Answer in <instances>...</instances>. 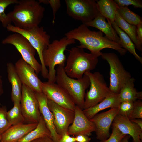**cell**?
I'll return each instance as SVG.
<instances>
[{
  "label": "cell",
  "instance_id": "1",
  "mask_svg": "<svg viewBox=\"0 0 142 142\" xmlns=\"http://www.w3.org/2000/svg\"><path fill=\"white\" fill-rule=\"evenodd\" d=\"M82 24L78 27L65 34V37L70 39L77 40L79 42L78 47L89 50L90 53L98 57L102 54L101 51L109 48L116 50L121 56L125 55L127 51L120 45L109 39L100 31L89 29Z\"/></svg>",
  "mask_w": 142,
  "mask_h": 142
},
{
  "label": "cell",
  "instance_id": "2",
  "mask_svg": "<svg viewBox=\"0 0 142 142\" xmlns=\"http://www.w3.org/2000/svg\"><path fill=\"white\" fill-rule=\"evenodd\" d=\"M7 14L14 26L27 29L38 26L44 16L45 8L35 0H21Z\"/></svg>",
  "mask_w": 142,
  "mask_h": 142
},
{
  "label": "cell",
  "instance_id": "3",
  "mask_svg": "<svg viewBox=\"0 0 142 142\" xmlns=\"http://www.w3.org/2000/svg\"><path fill=\"white\" fill-rule=\"evenodd\" d=\"M98 61L96 56L85 52L78 46L73 47L69 50L64 70L69 77L79 79L86 72L94 69Z\"/></svg>",
  "mask_w": 142,
  "mask_h": 142
},
{
  "label": "cell",
  "instance_id": "4",
  "mask_svg": "<svg viewBox=\"0 0 142 142\" xmlns=\"http://www.w3.org/2000/svg\"><path fill=\"white\" fill-rule=\"evenodd\" d=\"M65 64L58 65L56 70V82L69 95L75 105L83 109L85 91L90 85L88 77L84 74L79 79L69 77L64 70Z\"/></svg>",
  "mask_w": 142,
  "mask_h": 142
},
{
  "label": "cell",
  "instance_id": "5",
  "mask_svg": "<svg viewBox=\"0 0 142 142\" xmlns=\"http://www.w3.org/2000/svg\"><path fill=\"white\" fill-rule=\"evenodd\" d=\"M75 40L64 37L59 40H55L49 44L42 53L43 60L45 67L49 68L48 82H56L55 67L65 64L67 58L64 52L67 47L75 43Z\"/></svg>",
  "mask_w": 142,
  "mask_h": 142
},
{
  "label": "cell",
  "instance_id": "6",
  "mask_svg": "<svg viewBox=\"0 0 142 142\" xmlns=\"http://www.w3.org/2000/svg\"><path fill=\"white\" fill-rule=\"evenodd\" d=\"M6 28L8 31L20 34L23 36L36 49L41 62V75L44 78L47 79L48 70L44 64L42 53L50 43V37L47 34L43 27L37 26L30 29H25L10 24Z\"/></svg>",
  "mask_w": 142,
  "mask_h": 142
},
{
  "label": "cell",
  "instance_id": "7",
  "mask_svg": "<svg viewBox=\"0 0 142 142\" xmlns=\"http://www.w3.org/2000/svg\"><path fill=\"white\" fill-rule=\"evenodd\" d=\"M84 74L89 79L90 88L85 93L83 109L97 104L112 93L108 87L103 75L99 72L87 71Z\"/></svg>",
  "mask_w": 142,
  "mask_h": 142
},
{
  "label": "cell",
  "instance_id": "8",
  "mask_svg": "<svg viewBox=\"0 0 142 142\" xmlns=\"http://www.w3.org/2000/svg\"><path fill=\"white\" fill-rule=\"evenodd\" d=\"M101 56L108 62L110 66V90L113 93L118 94L123 85L132 77L131 74L125 69L115 53H102Z\"/></svg>",
  "mask_w": 142,
  "mask_h": 142
},
{
  "label": "cell",
  "instance_id": "9",
  "mask_svg": "<svg viewBox=\"0 0 142 142\" xmlns=\"http://www.w3.org/2000/svg\"><path fill=\"white\" fill-rule=\"evenodd\" d=\"M66 13L73 19L83 24L94 19L99 13L94 0H65Z\"/></svg>",
  "mask_w": 142,
  "mask_h": 142
},
{
  "label": "cell",
  "instance_id": "10",
  "mask_svg": "<svg viewBox=\"0 0 142 142\" xmlns=\"http://www.w3.org/2000/svg\"><path fill=\"white\" fill-rule=\"evenodd\" d=\"M2 43L3 44H10L14 46L21 54L22 58L34 68L37 74L41 72V65L35 57L36 50L23 36L14 33L7 37Z\"/></svg>",
  "mask_w": 142,
  "mask_h": 142
},
{
  "label": "cell",
  "instance_id": "11",
  "mask_svg": "<svg viewBox=\"0 0 142 142\" xmlns=\"http://www.w3.org/2000/svg\"><path fill=\"white\" fill-rule=\"evenodd\" d=\"M20 105L25 121L29 123H38L41 114L39 105L34 92L22 84Z\"/></svg>",
  "mask_w": 142,
  "mask_h": 142
},
{
  "label": "cell",
  "instance_id": "12",
  "mask_svg": "<svg viewBox=\"0 0 142 142\" xmlns=\"http://www.w3.org/2000/svg\"><path fill=\"white\" fill-rule=\"evenodd\" d=\"M47 104L53 114L54 124L57 133L61 136L67 133L69 127L73 121L74 111L62 107L48 99Z\"/></svg>",
  "mask_w": 142,
  "mask_h": 142
},
{
  "label": "cell",
  "instance_id": "13",
  "mask_svg": "<svg viewBox=\"0 0 142 142\" xmlns=\"http://www.w3.org/2000/svg\"><path fill=\"white\" fill-rule=\"evenodd\" d=\"M41 90L47 99L64 108L74 111L75 105L67 92L55 83L42 82Z\"/></svg>",
  "mask_w": 142,
  "mask_h": 142
},
{
  "label": "cell",
  "instance_id": "14",
  "mask_svg": "<svg viewBox=\"0 0 142 142\" xmlns=\"http://www.w3.org/2000/svg\"><path fill=\"white\" fill-rule=\"evenodd\" d=\"M15 68L22 84L34 92H42V82L34 68L21 58L15 63Z\"/></svg>",
  "mask_w": 142,
  "mask_h": 142
},
{
  "label": "cell",
  "instance_id": "15",
  "mask_svg": "<svg viewBox=\"0 0 142 142\" xmlns=\"http://www.w3.org/2000/svg\"><path fill=\"white\" fill-rule=\"evenodd\" d=\"M119 111V107L111 108L106 111L97 114L90 119L94 125L97 139L104 141L109 136L110 127Z\"/></svg>",
  "mask_w": 142,
  "mask_h": 142
},
{
  "label": "cell",
  "instance_id": "16",
  "mask_svg": "<svg viewBox=\"0 0 142 142\" xmlns=\"http://www.w3.org/2000/svg\"><path fill=\"white\" fill-rule=\"evenodd\" d=\"M74 111V119L68 128V134L76 136L79 135L89 136L92 132L95 131L94 124L87 117L83 110L76 105Z\"/></svg>",
  "mask_w": 142,
  "mask_h": 142
},
{
  "label": "cell",
  "instance_id": "17",
  "mask_svg": "<svg viewBox=\"0 0 142 142\" xmlns=\"http://www.w3.org/2000/svg\"><path fill=\"white\" fill-rule=\"evenodd\" d=\"M112 124L124 134L131 136L133 142H142V129L126 116L118 114Z\"/></svg>",
  "mask_w": 142,
  "mask_h": 142
},
{
  "label": "cell",
  "instance_id": "18",
  "mask_svg": "<svg viewBox=\"0 0 142 142\" xmlns=\"http://www.w3.org/2000/svg\"><path fill=\"white\" fill-rule=\"evenodd\" d=\"M34 93L39 103L40 113L50 133L51 138L54 142H59L62 136L56 131L54 123L53 115L48 105V99L42 92Z\"/></svg>",
  "mask_w": 142,
  "mask_h": 142
},
{
  "label": "cell",
  "instance_id": "19",
  "mask_svg": "<svg viewBox=\"0 0 142 142\" xmlns=\"http://www.w3.org/2000/svg\"><path fill=\"white\" fill-rule=\"evenodd\" d=\"M38 123H23L11 126L1 134V142H18L27 133L34 129Z\"/></svg>",
  "mask_w": 142,
  "mask_h": 142
},
{
  "label": "cell",
  "instance_id": "20",
  "mask_svg": "<svg viewBox=\"0 0 142 142\" xmlns=\"http://www.w3.org/2000/svg\"><path fill=\"white\" fill-rule=\"evenodd\" d=\"M107 21V22L105 18L100 13L92 21L83 24L87 27H91L98 29L104 33L109 39L120 45L119 37L113 28L111 23L108 20Z\"/></svg>",
  "mask_w": 142,
  "mask_h": 142
},
{
  "label": "cell",
  "instance_id": "21",
  "mask_svg": "<svg viewBox=\"0 0 142 142\" xmlns=\"http://www.w3.org/2000/svg\"><path fill=\"white\" fill-rule=\"evenodd\" d=\"M121 103L118 94L112 93L97 104L84 109L83 112L89 120L100 111L108 108H117Z\"/></svg>",
  "mask_w": 142,
  "mask_h": 142
},
{
  "label": "cell",
  "instance_id": "22",
  "mask_svg": "<svg viewBox=\"0 0 142 142\" xmlns=\"http://www.w3.org/2000/svg\"><path fill=\"white\" fill-rule=\"evenodd\" d=\"M6 65L8 78L12 87L11 100L13 103L20 102L22 83L16 71L14 65L12 63L8 62Z\"/></svg>",
  "mask_w": 142,
  "mask_h": 142
},
{
  "label": "cell",
  "instance_id": "23",
  "mask_svg": "<svg viewBox=\"0 0 142 142\" xmlns=\"http://www.w3.org/2000/svg\"><path fill=\"white\" fill-rule=\"evenodd\" d=\"M135 79L131 77L122 87L119 94L121 102L124 101L134 102L142 100V92H138L135 87Z\"/></svg>",
  "mask_w": 142,
  "mask_h": 142
},
{
  "label": "cell",
  "instance_id": "24",
  "mask_svg": "<svg viewBox=\"0 0 142 142\" xmlns=\"http://www.w3.org/2000/svg\"><path fill=\"white\" fill-rule=\"evenodd\" d=\"M46 137L51 138L50 133L41 115L36 127L17 142H31L37 139Z\"/></svg>",
  "mask_w": 142,
  "mask_h": 142
},
{
  "label": "cell",
  "instance_id": "25",
  "mask_svg": "<svg viewBox=\"0 0 142 142\" xmlns=\"http://www.w3.org/2000/svg\"><path fill=\"white\" fill-rule=\"evenodd\" d=\"M100 14L112 24L115 21L118 6L113 0H99L96 1Z\"/></svg>",
  "mask_w": 142,
  "mask_h": 142
},
{
  "label": "cell",
  "instance_id": "26",
  "mask_svg": "<svg viewBox=\"0 0 142 142\" xmlns=\"http://www.w3.org/2000/svg\"><path fill=\"white\" fill-rule=\"evenodd\" d=\"M112 24L119 36L120 45L121 47L133 55L136 59L142 64V58L136 53L134 44L130 37L118 26L115 21Z\"/></svg>",
  "mask_w": 142,
  "mask_h": 142
},
{
  "label": "cell",
  "instance_id": "27",
  "mask_svg": "<svg viewBox=\"0 0 142 142\" xmlns=\"http://www.w3.org/2000/svg\"><path fill=\"white\" fill-rule=\"evenodd\" d=\"M115 22L118 26L130 37L133 43L135 48L142 52V46L138 43L136 34V26L130 24L125 21L121 16L118 11L116 12Z\"/></svg>",
  "mask_w": 142,
  "mask_h": 142
},
{
  "label": "cell",
  "instance_id": "28",
  "mask_svg": "<svg viewBox=\"0 0 142 142\" xmlns=\"http://www.w3.org/2000/svg\"><path fill=\"white\" fill-rule=\"evenodd\" d=\"M13 107L7 111V118L11 126L24 123L25 121L22 114L20 105V102L14 103Z\"/></svg>",
  "mask_w": 142,
  "mask_h": 142
},
{
  "label": "cell",
  "instance_id": "29",
  "mask_svg": "<svg viewBox=\"0 0 142 142\" xmlns=\"http://www.w3.org/2000/svg\"><path fill=\"white\" fill-rule=\"evenodd\" d=\"M118 11L123 19L128 23L136 26L142 24L141 17L129 9L127 6H118Z\"/></svg>",
  "mask_w": 142,
  "mask_h": 142
},
{
  "label": "cell",
  "instance_id": "30",
  "mask_svg": "<svg viewBox=\"0 0 142 142\" xmlns=\"http://www.w3.org/2000/svg\"><path fill=\"white\" fill-rule=\"evenodd\" d=\"M18 1L17 0H0V21L3 27L6 28L12 22L7 14L5 12L6 8L11 4H17Z\"/></svg>",
  "mask_w": 142,
  "mask_h": 142
},
{
  "label": "cell",
  "instance_id": "31",
  "mask_svg": "<svg viewBox=\"0 0 142 142\" xmlns=\"http://www.w3.org/2000/svg\"><path fill=\"white\" fill-rule=\"evenodd\" d=\"M7 108L6 106H0V134H2L11 125L7 118Z\"/></svg>",
  "mask_w": 142,
  "mask_h": 142
},
{
  "label": "cell",
  "instance_id": "32",
  "mask_svg": "<svg viewBox=\"0 0 142 142\" xmlns=\"http://www.w3.org/2000/svg\"><path fill=\"white\" fill-rule=\"evenodd\" d=\"M134 102L124 101L121 102L119 106L118 114L125 116L128 118L131 113L133 106Z\"/></svg>",
  "mask_w": 142,
  "mask_h": 142
},
{
  "label": "cell",
  "instance_id": "33",
  "mask_svg": "<svg viewBox=\"0 0 142 142\" xmlns=\"http://www.w3.org/2000/svg\"><path fill=\"white\" fill-rule=\"evenodd\" d=\"M135 119H142V102L141 100L134 102L133 108L129 118L130 120Z\"/></svg>",
  "mask_w": 142,
  "mask_h": 142
},
{
  "label": "cell",
  "instance_id": "34",
  "mask_svg": "<svg viewBox=\"0 0 142 142\" xmlns=\"http://www.w3.org/2000/svg\"><path fill=\"white\" fill-rule=\"evenodd\" d=\"M39 2L45 4H50L52 9L53 18L52 21L53 24L55 22V16L57 11L61 6V1L59 0H39Z\"/></svg>",
  "mask_w": 142,
  "mask_h": 142
},
{
  "label": "cell",
  "instance_id": "35",
  "mask_svg": "<svg viewBox=\"0 0 142 142\" xmlns=\"http://www.w3.org/2000/svg\"><path fill=\"white\" fill-rule=\"evenodd\" d=\"M126 135L123 134L116 127L112 126V133L109 138L104 142H120Z\"/></svg>",
  "mask_w": 142,
  "mask_h": 142
},
{
  "label": "cell",
  "instance_id": "36",
  "mask_svg": "<svg viewBox=\"0 0 142 142\" xmlns=\"http://www.w3.org/2000/svg\"><path fill=\"white\" fill-rule=\"evenodd\" d=\"M114 2L119 6L132 5L134 7L142 8V1L140 0H114Z\"/></svg>",
  "mask_w": 142,
  "mask_h": 142
},
{
  "label": "cell",
  "instance_id": "37",
  "mask_svg": "<svg viewBox=\"0 0 142 142\" xmlns=\"http://www.w3.org/2000/svg\"><path fill=\"white\" fill-rule=\"evenodd\" d=\"M136 38L139 44L142 46V24L136 26Z\"/></svg>",
  "mask_w": 142,
  "mask_h": 142
},
{
  "label": "cell",
  "instance_id": "38",
  "mask_svg": "<svg viewBox=\"0 0 142 142\" xmlns=\"http://www.w3.org/2000/svg\"><path fill=\"white\" fill-rule=\"evenodd\" d=\"M59 142H76L75 137H72L67 133L62 136Z\"/></svg>",
  "mask_w": 142,
  "mask_h": 142
},
{
  "label": "cell",
  "instance_id": "39",
  "mask_svg": "<svg viewBox=\"0 0 142 142\" xmlns=\"http://www.w3.org/2000/svg\"><path fill=\"white\" fill-rule=\"evenodd\" d=\"M76 142H89L91 138L86 135H79L75 137Z\"/></svg>",
  "mask_w": 142,
  "mask_h": 142
},
{
  "label": "cell",
  "instance_id": "40",
  "mask_svg": "<svg viewBox=\"0 0 142 142\" xmlns=\"http://www.w3.org/2000/svg\"><path fill=\"white\" fill-rule=\"evenodd\" d=\"M31 142H54L50 137H46L35 139Z\"/></svg>",
  "mask_w": 142,
  "mask_h": 142
},
{
  "label": "cell",
  "instance_id": "41",
  "mask_svg": "<svg viewBox=\"0 0 142 142\" xmlns=\"http://www.w3.org/2000/svg\"><path fill=\"white\" fill-rule=\"evenodd\" d=\"M130 120L137 124L142 129V120L140 119H135Z\"/></svg>",
  "mask_w": 142,
  "mask_h": 142
},
{
  "label": "cell",
  "instance_id": "42",
  "mask_svg": "<svg viewBox=\"0 0 142 142\" xmlns=\"http://www.w3.org/2000/svg\"><path fill=\"white\" fill-rule=\"evenodd\" d=\"M4 90L3 87L2 77L0 74V96L2 94Z\"/></svg>",
  "mask_w": 142,
  "mask_h": 142
},
{
  "label": "cell",
  "instance_id": "43",
  "mask_svg": "<svg viewBox=\"0 0 142 142\" xmlns=\"http://www.w3.org/2000/svg\"><path fill=\"white\" fill-rule=\"evenodd\" d=\"M129 136L128 135H126L122 139L120 142H129L128 140Z\"/></svg>",
  "mask_w": 142,
  "mask_h": 142
},
{
  "label": "cell",
  "instance_id": "44",
  "mask_svg": "<svg viewBox=\"0 0 142 142\" xmlns=\"http://www.w3.org/2000/svg\"><path fill=\"white\" fill-rule=\"evenodd\" d=\"M1 135L0 134V142H1Z\"/></svg>",
  "mask_w": 142,
  "mask_h": 142
},
{
  "label": "cell",
  "instance_id": "45",
  "mask_svg": "<svg viewBox=\"0 0 142 142\" xmlns=\"http://www.w3.org/2000/svg\"><path fill=\"white\" fill-rule=\"evenodd\" d=\"M104 142V141H100L99 142Z\"/></svg>",
  "mask_w": 142,
  "mask_h": 142
}]
</instances>
